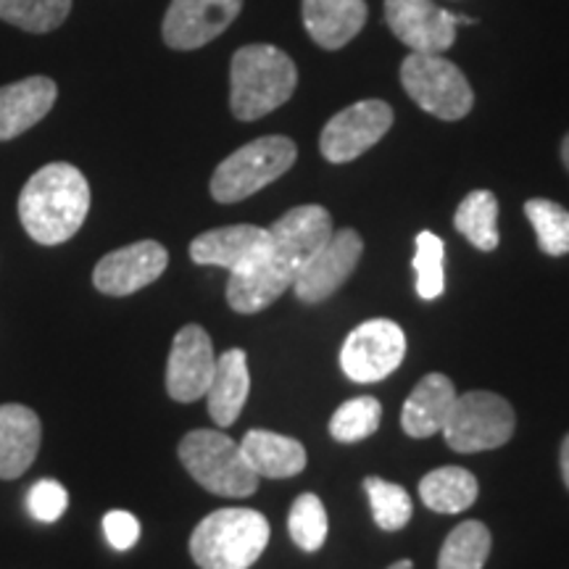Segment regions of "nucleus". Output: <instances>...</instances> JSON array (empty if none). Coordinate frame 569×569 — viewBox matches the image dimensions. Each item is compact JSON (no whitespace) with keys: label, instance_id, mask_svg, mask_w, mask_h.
<instances>
[{"label":"nucleus","instance_id":"33","mask_svg":"<svg viewBox=\"0 0 569 569\" xmlns=\"http://www.w3.org/2000/svg\"><path fill=\"white\" fill-rule=\"evenodd\" d=\"M103 532L106 540L111 543V549L130 551L140 538V522L130 515V511L113 509L103 517Z\"/></svg>","mask_w":569,"mask_h":569},{"label":"nucleus","instance_id":"1","mask_svg":"<svg viewBox=\"0 0 569 569\" xmlns=\"http://www.w3.org/2000/svg\"><path fill=\"white\" fill-rule=\"evenodd\" d=\"M332 217L322 206H296L269 227V251L248 272L227 282V303L238 315H259L293 288L306 261L332 238Z\"/></svg>","mask_w":569,"mask_h":569},{"label":"nucleus","instance_id":"16","mask_svg":"<svg viewBox=\"0 0 569 569\" xmlns=\"http://www.w3.org/2000/svg\"><path fill=\"white\" fill-rule=\"evenodd\" d=\"M269 230L256 224H232L209 230L190 243V259L203 267H224L230 274L248 272L269 251Z\"/></svg>","mask_w":569,"mask_h":569},{"label":"nucleus","instance_id":"26","mask_svg":"<svg viewBox=\"0 0 569 569\" xmlns=\"http://www.w3.org/2000/svg\"><path fill=\"white\" fill-rule=\"evenodd\" d=\"M71 11V0H0V21L32 34L59 30Z\"/></svg>","mask_w":569,"mask_h":569},{"label":"nucleus","instance_id":"10","mask_svg":"<svg viewBox=\"0 0 569 569\" xmlns=\"http://www.w3.org/2000/svg\"><path fill=\"white\" fill-rule=\"evenodd\" d=\"M393 127V109L386 101H359L338 111L325 124L319 148L330 163H348L377 146Z\"/></svg>","mask_w":569,"mask_h":569},{"label":"nucleus","instance_id":"22","mask_svg":"<svg viewBox=\"0 0 569 569\" xmlns=\"http://www.w3.org/2000/svg\"><path fill=\"white\" fill-rule=\"evenodd\" d=\"M240 451L259 478H296L306 469V448L296 438L269 430H248L240 440Z\"/></svg>","mask_w":569,"mask_h":569},{"label":"nucleus","instance_id":"29","mask_svg":"<svg viewBox=\"0 0 569 569\" xmlns=\"http://www.w3.org/2000/svg\"><path fill=\"white\" fill-rule=\"evenodd\" d=\"M365 490L372 503V517L377 528L386 532H398L409 525L411 519V496L396 482L382 478H367Z\"/></svg>","mask_w":569,"mask_h":569},{"label":"nucleus","instance_id":"31","mask_svg":"<svg viewBox=\"0 0 569 569\" xmlns=\"http://www.w3.org/2000/svg\"><path fill=\"white\" fill-rule=\"evenodd\" d=\"M443 240L436 232H419L417 234V251H415V272H417V296L422 301H436L443 293L446 277H443Z\"/></svg>","mask_w":569,"mask_h":569},{"label":"nucleus","instance_id":"3","mask_svg":"<svg viewBox=\"0 0 569 569\" xmlns=\"http://www.w3.org/2000/svg\"><path fill=\"white\" fill-rule=\"evenodd\" d=\"M296 63L267 42L240 48L230 63V109L240 122H256L290 101L296 92Z\"/></svg>","mask_w":569,"mask_h":569},{"label":"nucleus","instance_id":"15","mask_svg":"<svg viewBox=\"0 0 569 569\" xmlns=\"http://www.w3.org/2000/svg\"><path fill=\"white\" fill-rule=\"evenodd\" d=\"M217 356L209 332L198 325H184L174 336L167 361V393L180 403H193L211 386Z\"/></svg>","mask_w":569,"mask_h":569},{"label":"nucleus","instance_id":"18","mask_svg":"<svg viewBox=\"0 0 569 569\" xmlns=\"http://www.w3.org/2000/svg\"><path fill=\"white\" fill-rule=\"evenodd\" d=\"M42 440L40 417L21 403L0 407V480H17L38 459Z\"/></svg>","mask_w":569,"mask_h":569},{"label":"nucleus","instance_id":"34","mask_svg":"<svg viewBox=\"0 0 569 569\" xmlns=\"http://www.w3.org/2000/svg\"><path fill=\"white\" fill-rule=\"evenodd\" d=\"M561 478H565V486L569 488V436L561 443Z\"/></svg>","mask_w":569,"mask_h":569},{"label":"nucleus","instance_id":"30","mask_svg":"<svg viewBox=\"0 0 569 569\" xmlns=\"http://www.w3.org/2000/svg\"><path fill=\"white\" fill-rule=\"evenodd\" d=\"M288 530L301 551L315 553L322 549L327 540V511L322 498L315 493L298 496L290 507Z\"/></svg>","mask_w":569,"mask_h":569},{"label":"nucleus","instance_id":"12","mask_svg":"<svg viewBox=\"0 0 569 569\" xmlns=\"http://www.w3.org/2000/svg\"><path fill=\"white\" fill-rule=\"evenodd\" d=\"M386 21L411 53H446L457 42V13L436 0H386Z\"/></svg>","mask_w":569,"mask_h":569},{"label":"nucleus","instance_id":"8","mask_svg":"<svg viewBox=\"0 0 569 569\" xmlns=\"http://www.w3.org/2000/svg\"><path fill=\"white\" fill-rule=\"evenodd\" d=\"M440 432L446 443L459 453L501 448L515 436V409L498 393L472 390V393L457 396Z\"/></svg>","mask_w":569,"mask_h":569},{"label":"nucleus","instance_id":"13","mask_svg":"<svg viewBox=\"0 0 569 569\" xmlns=\"http://www.w3.org/2000/svg\"><path fill=\"white\" fill-rule=\"evenodd\" d=\"M243 11V0H172L163 17V42L174 51H196L217 40Z\"/></svg>","mask_w":569,"mask_h":569},{"label":"nucleus","instance_id":"7","mask_svg":"<svg viewBox=\"0 0 569 569\" xmlns=\"http://www.w3.org/2000/svg\"><path fill=\"white\" fill-rule=\"evenodd\" d=\"M401 84L419 109L443 122H459L475 106L465 71L443 53H409L401 63Z\"/></svg>","mask_w":569,"mask_h":569},{"label":"nucleus","instance_id":"4","mask_svg":"<svg viewBox=\"0 0 569 569\" xmlns=\"http://www.w3.org/2000/svg\"><path fill=\"white\" fill-rule=\"evenodd\" d=\"M269 522L256 509H217L190 536V557L201 569H248L269 543Z\"/></svg>","mask_w":569,"mask_h":569},{"label":"nucleus","instance_id":"23","mask_svg":"<svg viewBox=\"0 0 569 569\" xmlns=\"http://www.w3.org/2000/svg\"><path fill=\"white\" fill-rule=\"evenodd\" d=\"M478 478L465 467L432 469L419 482V498L438 515H459L478 501Z\"/></svg>","mask_w":569,"mask_h":569},{"label":"nucleus","instance_id":"25","mask_svg":"<svg viewBox=\"0 0 569 569\" xmlns=\"http://www.w3.org/2000/svg\"><path fill=\"white\" fill-rule=\"evenodd\" d=\"M490 530L478 519H467L448 532L438 557V569H482L490 557Z\"/></svg>","mask_w":569,"mask_h":569},{"label":"nucleus","instance_id":"35","mask_svg":"<svg viewBox=\"0 0 569 569\" xmlns=\"http://www.w3.org/2000/svg\"><path fill=\"white\" fill-rule=\"evenodd\" d=\"M561 159H565V167L569 169V132H567L565 142H561Z\"/></svg>","mask_w":569,"mask_h":569},{"label":"nucleus","instance_id":"27","mask_svg":"<svg viewBox=\"0 0 569 569\" xmlns=\"http://www.w3.org/2000/svg\"><path fill=\"white\" fill-rule=\"evenodd\" d=\"M532 230L538 234V246L546 256L569 253V211L549 198H532L525 203Z\"/></svg>","mask_w":569,"mask_h":569},{"label":"nucleus","instance_id":"24","mask_svg":"<svg viewBox=\"0 0 569 569\" xmlns=\"http://www.w3.org/2000/svg\"><path fill=\"white\" fill-rule=\"evenodd\" d=\"M453 227L465 234L478 251L498 248V201L490 190H472L453 213Z\"/></svg>","mask_w":569,"mask_h":569},{"label":"nucleus","instance_id":"20","mask_svg":"<svg viewBox=\"0 0 569 569\" xmlns=\"http://www.w3.org/2000/svg\"><path fill=\"white\" fill-rule=\"evenodd\" d=\"M457 388L446 375L432 372L417 382L401 411V425L411 438H430L443 430L448 415H451L453 401H457Z\"/></svg>","mask_w":569,"mask_h":569},{"label":"nucleus","instance_id":"32","mask_svg":"<svg viewBox=\"0 0 569 569\" xmlns=\"http://www.w3.org/2000/svg\"><path fill=\"white\" fill-rule=\"evenodd\" d=\"M69 507V493L59 480H40L34 482L27 493V509L38 522H56L61 519L63 511Z\"/></svg>","mask_w":569,"mask_h":569},{"label":"nucleus","instance_id":"17","mask_svg":"<svg viewBox=\"0 0 569 569\" xmlns=\"http://www.w3.org/2000/svg\"><path fill=\"white\" fill-rule=\"evenodd\" d=\"M59 88L51 77H27L0 88V142L19 138L48 117Z\"/></svg>","mask_w":569,"mask_h":569},{"label":"nucleus","instance_id":"36","mask_svg":"<svg viewBox=\"0 0 569 569\" xmlns=\"http://www.w3.org/2000/svg\"><path fill=\"white\" fill-rule=\"evenodd\" d=\"M388 569H415V565H411L409 559H401V561H396V565L388 567Z\"/></svg>","mask_w":569,"mask_h":569},{"label":"nucleus","instance_id":"9","mask_svg":"<svg viewBox=\"0 0 569 569\" xmlns=\"http://www.w3.org/2000/svg\"><path fill=\"white\" fill-rule=\"evenodd\" d=\"M407 356V336L390 319H369L348 332L343 348H340V367L348 380L369 382L386 380L401 367Z\"/></svg>","mask_w":569,"mask_h":569},{"label":"nucleus","instance_id":"14","mask_svg":"<svg viewBox=\"0 0 569 569\" xmlns=\"http://www.w3.org/2000/svg\"><path fill=\"white\" fill-rule=\"evenodd\" d=\"M169 264L167 248L156 240L124 246L119 251L106 253L92 272V284L106 296L122 298L159 280Z\"/></svg>","mask_w":569,"mask_h":569},{"label":"nucleus","instance_id":"2","mask_svg":"<svg viewBox=\"0 0 569 569\" xmlns=\"http://www.w3.org/2000/svg\"><path fill=\"white\" fill-rule=\"evenodd\" d=\"M90 211V184L71 163L56 161L21 188L19 219L40 246H61L80 232Z\"/></svg>","mask_w":569,"mask_h":569},{"label":"nucleus","instance_id":"19","mask_svg":"<svg viewBox=\"0 0 569 569\" xmlns=\"http://www.w3.org/2000/svg\"><path fill=\"white\" fill-rule=\"evenodd\" d=\"M367 24L365 0H303V27L325 51H338Z\"/></svg>","mask_w":569,"mask_h":569},{"label":"nucleus","instance_id":"6","mask_svg":"<svg viewBox=\"0 0 569 569\" xmlns=\"http://www.w3.org/2000/svg\"><path fill=\"white\" fill-rule=\"evenodd\" d=\"M298 148L284 134H267L227 156L211 177V196L219 203H238L259 193L296 163Z\"/></svg>","mask_w":569,"mask_h":569},{"label":"nucleus","instance_id":"21","mask_svg":"<svg viewBox=\"0 0 569 569\" xmlns=\"http://www.w3.org/2000/svg\"><path fill=\"white\" fill-rule=\"evenodd\" d=\"M251 375H248V356L240 348H230L217 359L211 386L206 390L209 398V415L217 427H230L238 422L240 411L248 401Z\"/></svg>","mask_w":569,"mask_h":569},{"label":"nucleus","instance_id":"11","mask_svg":"<svg viewBox=\"0 0 569 569\" xmlns=\"http://www.w3.org/2000/svg\"><path fill=\"white\" fill-rule=\"evenodd\" d=\"M361 253H365V240L359 232H332V238L298 272L293 282L298 301L322 303L330 296H336L348 277L353 274V269L359 267Z\"/></svg>","mask_w":569,"mask_h":569},{"label":"nucleus","instance_id":"5","mask_svg":"<svg viewBox=\"0 0 569 569\" xmlns=\"http://www.w3.org/2000/svg\"><path fill=\"white\" fill-rule=\"evenodd\" d=\"M180 461L190 478L213 496L246 498L259 488V475L248 465L240 443L219 430H193L180 440Z\"/></svg>","mask_w":569,"mask_h":569},{"label":"nucleus","instance_id":"28","mask_svg":"<svg viewBox=\"0 0 569 569\" xmlns=\"http://www.w3.org/2000/svg\"><path fill=\"white\" fill-rule=\"evenodd\" d=\"M382 419L380 401L372 396H359L338 407L330 419V436L338 443H359L369 436H375Z\"/></svg>","mask_w":569,"mask_h":569}]
</instances>
